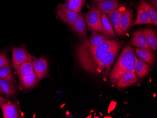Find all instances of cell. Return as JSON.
Here are the masks:
<instances>
[{"label": "cell", "mask_w": 157, "mask_h": 118, "mask_svg": "<svg viewBox=\"0 0 157 118\" xmlns=\"http://www.w3.org/2000/svg\"><path fill=\"white\" fill-rule=\"evenodd\" d=\"M123 44L121 41L110 39L95 47L89 46L81 42L76 51L79 65L90 74L107 77Z\"/></svg>", "instance_id": "6da1fadb"}, {"label": "cell", "mask_w": 157, "mask_h": 118, "mask_svg": "<svg viewBox=\"0 0 157 118\" xmlns=\"http://www.w3.org/2000/svg\"><path fill=\"white\" fill-rule=\"evenodd\" d=\"M136 55L128 44L124 48L116 63L111 70L110 74V81L115 83L127 72L135 73Z\"/></svg>", "instance_id": "7a4b0ae2"}, {"label": "cell", "mask_w": 157, "mask_h": 118, "mask_svg": "<svg viewBox=\"0 0 157 118\" xmlns=\"http://www.w3.org/2000/svg\"><path fill=\"white\" fill-rule=\"evenodd\" d=\"M89 10L84 13L88 29L92 33H102L101 12L93 4L88 6Z\"/></svg>", "instance_id": "3957f363"}, {"label": "cell", "mask_w": 157, "mask_h": 118, "mask_svg": "<svg viewBox=\"0 0 157 118\" xmlns=\"http://www.w3.org/2000/svg\"><path fill=\"white\" fill-rule=\"evenodd\" d=\"M12 52V63L15 69L26 61L31 59L34 60L36 59L28 52L26 46L25 45L13 48Z\"/></svg>", "instance_id": "277c9868"}, {"label": "cell", "mask_w": 157, "mask_h": 118, "mask_svg": "<svg viewBox=\"0 0 157 118\" xmlns=\"http://www.w3.org/2000/svg\"><path fill=\"white\" fill-rule=\"evenodd\" d=\"M33 70L38 82L46 78L48 75V64L47 60L43 57L33 61Z\"/></svg>", "instance_id": "5b68a950"}, {"label": "cell", "mask_w": 157, "mask_h": 118, "mask_svg": "<svg viewBox=\"0 0 157 118\" xmlns=\"http://www.w3.org/2000/svg\"><path fill=\"white\" fill-rule=\"evenodd\" d=\"M56 15L63 22L71 26L75 23L81 13H78L59 6L56 9Z\"/></svg>", "instance_id": "8992f818"}, {"label": "cell", "mask_w": 157, "mask_h": 118, "mask_svg": "<svg viewBox=\"0 0 157 118\" xmlns=\"http://www.w3.org/2000/svg\"><path fill=\"white\" fill-rule=\"evenodd\" d=\"M70 26L72 30L78 34V37L81 40L87 37V23L85 18L81 13L75 23Z\"/></svg>", "instance_id": "52a82bcc"}, {"label": "cell", "mask_w": 157, "mask_h": 118, "mask_svg": "<svg viewBox=\"0 0 157 118\" xmlns=\"http://www.w3.org/2000/svg\"><path fill=\"white\" fill-rule=\"evenodd\" d=\"M93 5L101 13L106 14L120 8L121 4L119 0H105L100 2H94Z\"/></svg>", "instance_id": "ba28073f"}, {"label": "cell", "mask_w": 157, "mask_h": 118, "mask_svg": "<svg viewBox=\"0 0 157 118\" xmlns=\"http://www.w3.org/2000/svg\"><path fill=\"white\" fill-rule=\"evenodd\" d=\"M0 107L2 110L4 118H20L16 104L9 100L2 104Z\"/></svg>", "instance_id": "9c48e42d"}, {"label": "cell", "mask_w": 157, "mask_h": 118, "mask_svg": "<svg viewBox=\"0 0 157 118\" xmlns=\"http://www.w3.org/2000/svg\"><path fill=\"white\" fill-rule=\"evenodd\" d=\"M133 19V13L128 8H124L121 13L120 17V27L123 33L130 29Z\"/></svg>", "instance_id": "30bf717a"}, {"label": "cell", "mask_w": 157, "mask_h": 118, "mask_svg": "<svg viewBox=\"0 0 157 118\" xmlns=\"http://www.w3.org/2000/svg\"><path fill=\"white\" fill-rule=\"evenodd\" d=\"M138 81L135 73L128 72L125 73L114 84L118 88H124L136 84Z\"/></svg>", "instance_id": "8fae6325"}, {"label": "cell", "mask_w": 157, "mask_h": 118, "mask_svg": "<svg viewBox=\"0 0 157 118\" xmlns=\"http://www.w3.org/2000/svg\"><path fill=\"white\" fill-rule=\"evenodd\" d=\"M101 22L102 25V33H104L106 39H110L115 37V34L110 19L105 14H101Z\"/></svg>", "instance_id": "7c38bea8"}, {"label": "cell", "mask_w": 157, "mask_h": 118, "mask_svg": "<svg viewBox=\"0 0 157 118\" xmlns=\"http://www.w3.org/2000/svg\"><path fill=\"white\" fill-rule=\"evenodd\" d=\"M124 8L120 7L108 13L110 17V22L113 26L116 33L120 36H122L124 33L121 31L120 27V17L121 13L123 11Z\"/></svg>", "instance_id": "4fadbf2b"}, {"label": "cell", "mask_w": 157, "mask_h": 118, "mask_svg": "<svg viewBox=\"0 0 157 118\" xmlns=\"http://www.w3.org/2000/svg\"><path fill=\"white\" fill-rule=\"evenodd\" d=\"M131 44L134 47L151 50L147 44L143 31L141 30L135 32L131 39Z\"/></svg>", "instance_id": "5bb4252c"}, {"label": "cell", "mask_w": 157, "mask_h": 118, "mask_svg": "<svg viewBox=\"0 0 157 118\" xmlns=\"http://www.w3.org/2000/svg\"><path fill=\"white\" fill-rule=\"evenodd\" d=\"M135 50L140 60L149 65H152L154 64L155 55L152 51L147 48H135Z\"/></svg>", "instance_id": "9a60e30c"}, {"label": "cell", "mask_w": 157, "mask_h": 118, "mask_svg": "<svg viewBox=\"0 0 157 118\" xmlns=\"http://www.w3.org/2000/svg\"><path fill=\"white\" fill-rule=\"evenodd\" d=\"M106 40L102 33H93L89 38L82 39L81 42L89 46L95 47L103 44Z\"/></svg>", "instance_id": "2e32d148"}, {"label": "cell", "mask_w": 157, "mask_h": 118, "mask_svg": "<svg viewBox=\"0 0 157 118\" xmlns=\"http://www.w3.org/2000/svg\"><path fill=\"white\" fill-rule=\"evenodd\" d=\"M18 78L21 85L25 89H29L33 88L38 82L34 71L25 75L19 76Z\"/></svg>", "instance_id": "e0dca14e"}, {"label": "cell", "mask_w": 157, "mask_h": 118, "mask_svg": "<svg viewBox=\"0 0 157 118\" xmlns=\"http://www.w3.org/2000/svg\"><path fill=\"white\" fill-rule=\"evenodd\" d=\"M150 66L136 58L135 64V73L139 79L145 77L150 71Z\"/></svg>", "instance_id": "ac0fdd59"}, {"label": "cell", "mask_w": 157, "mask_h": 118, "mask_svg": "<svg viewBox=\"0 0 157 118\" xmlns=\"http://www.w3.org/2000/svg\"><path fill=\"white\" fill-rule=\"evenodd\" d=\"M86 0H66L65 3L59 6L78 13H81Z\"/></svg>", "instance_id": "d6986e66"}, {"label": "cell", "mask_w": 157, "mask_h": 118, "mask_svg": "<svg viewBox=\"0 0 157 118\" xmlns=\"http://www.w3.org/2000/svg\"><path fill=\"white\" fill-rule=\"evenodd\" d=\"M0 87L3 90L6 98L13 97L16 92L14 83L1 78H0Z\"/></svg>", "instance_id": "ffe728a7"}, {"label": "cell", "mask_w": 157, "mask_h": 118, "mask_svg": "<svg viewBox=\"0 0 157 118\" xmlns=\"http://www.w3.org/2000/svg\"><path fill=\"white\" fill-rule=\"evenodd\" d=\"M143 32L147 44L151 50L156 51L157 49V34L154 31L148 28H144Z\"/></svg>", "instance_id": "44dd1931"}, {"label": "cell", "mask_w": 157, "mask_h": 118, "mask_svg": "<svg viewBox=\"0 0 157 118\" xmlns=\"http://www.w3.org/2000/svg\"><path fill=\"white\" fill-rule=\"evenodd\" d=\"M139 8L143 10L148 14L149 17L151 20L152 24L157 26V13L152 6L146 2L144 1H142L139 3Z\"/></svg>", "instance_id": "7402d4cb"}, {"label": "cell", "mask_w": 157, "mask_h": 118, "mask_svg": "<svg viewBox=\"0 0 157 118\" xmlns=\"http://www.w3.org/2000/svg\"><path fill=\"white\" fill-rule=\"evenodd\" d=\"M15 70H16L18 77L25 75L33 72L34 70L33 65V59L25 62L19 65Z\"/></svg>", "instance_id": "603a6c76"}, {"label": "cell", "mask_w": 157, "mask_h": 118, "mask_svg": "<svg viewBox=\"0 0 157 118\" xmlns=\"http://www.w3.org/2000/svg\"><path fill=\"white\" fill-rule=\"evenodd\" d=\"M143 24H152V22L148 14L138 7L137 17L133 25Z\"/></svg>", "instance_id": "cb8c5ba5"}, {"label": "cell", "mask_w": 157, "mask_h": 118, "mask_svg": "<svg viewBox=\"0 0 157 118\" xmlns=\"http://www.w3.org/2000/svg\"><path fill=\"white\" fill-rule=\"evenodd\" d=\"M0 78L12 82L14 84L16 83V80L11 71L10 64L0 68Z\"/></svg>", "instance_id": "d4e9b609"}, {"label": "cell", "mask_w": 157, "mask_h": 118, "mask_svg": "<svg viewBox=\"0 0 157 118\" xmlns=\"http://www.w3.org/2000/svg\"><path fill=\"white\" fill-rule=\"evenodd\" d=\"M10 64V61L5 53H0V68Z\"/></svg>", "instance_id": "484cf974"}, {"label": "cell", "mask_w": 157, "mask_h": 118, "mask_svg": "<svg viewBox=\"0 0 157 118\" xmlns=\"http://www.w3.org/2000/svg\"><path fill=\"white\" fill-rule=\"evenodd\" d=\"M9 100L8 99H6V98H3L2 97H0V106L3 104V103H5V102H7V101H8Z\"/></svg>", "instance_id": "4316f807"}, {"label": "cell", "mask_w": 157, "mask_h": 118, "mask_svg": "<svg viewBox=\"0 0 157 118\" xmlns=\"http://www.w3.org/2000/svg\"><path fill=\"white\" fill-rule=\"evenodd\" d=\"M151 3L153 4L156 10L157 8V0H151Z\"/></svg>", "instance_id": "83f0119b"}, {"label": "cell", "mask_w": 157, "mask_h": 118, "mask_svg": "<svg viewBox=\"0 0 157 118\" xmlns=\"http://www.w3.org/2000/svg\"><path fill=\"white\" fill-rule=\"evenodd\" d=\"M4 93L3 92V90L2 89L1 87H0V96H4Z\"/></svg>", "instance_id": "f1b7e54d"}, {"label": "cell", "mask_w": 157, "mask_h": 118, "mask_svg": "<svg viewBox=\"0 0 157 118\" xmlns=\"http://www.w3.org/2000/svg\"><path fill=\"white\" fill-rule=\"evenodd\" d=\"M105 0H93V2H100L104 1Z\"/></svg>", "instance_id": "f546056e"}]
</instances>
